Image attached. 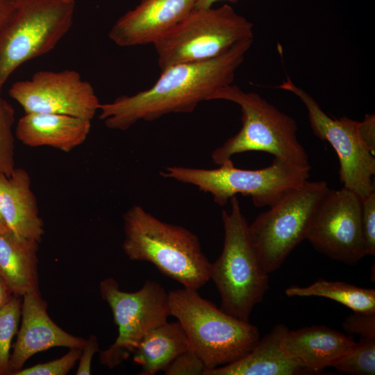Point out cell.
Returning a JSON list of instances; mask_svg holds the SVG:
<instances>
[{"instance_id": "13", "label": "cell", "mask_w": 375, "mask_h": 375, "mask_svg": "<svg viewBox=\"0 0 375 375\" xmlns=\"http://www.w3.org/2000/svg\"><path fill=\"white\" fill-rule=\"evenodd\" d=\"M9 95L25 113H54L91 120L100 102L90 82L72 69L42 70L12 85Z\"/></svg>"}, {"instance_id": "31", "label": "cell", "mask_w": 375, "mask_h": 375, "mask_svg": "<svg viewBox=\"0 0 375 375\" xmlns=\"http://www.w3.org/2000/svg\"><path fill=\"white\" fill-rule=\"evenodd\" d=\"M359 133L363 143L370 152L375 155V115L367 114L360 122Z\"/></svg>"}, {"instance_id": "17", "label": "cell", "mask_w": 375, "mask_h": 375, "mask_svg": "<svg viewBox=\"0 0 375 375\" xmlns=\"http://www.w3.org/2000/svg\"><path fill=\"white\" fill-rule=\"evenodd\" d=\"M91 120L54 113H25L17 122L16 138L31 147H50L69 153L81 145Z\"/></svg>"}, {"instance_id": "12", "label": "cell", "mask_w": 375, "mask_h": 375, "mask_svg": "<svg viewBox=\"0 0 375 375\" xmlns=\"http://www.w3.org/2000/svg\"><path fill=\"white\" fill-rule=\"evenodd\" d=\"M306 239L331 259L356 265L367 255L361 198L344 187L329 189L314 213Z\"/></svg>"}, {"instance_id": "28", "label": "cell", "mask_w": 375, "mask_h": 375, "mask_svg": "<svg viewBox=\"0 0 375 375\" xmlns=\"http://www.w3.org/2000/svg\"><path fill=\"white\" fill-rule=\"evenodd\" d=\"M342 327L349 335L356 334L362 339L375 340V312H353L344 319Z\"/></svg>"}, {"instance_id": "22", "label": "cell", "mask_w": 375, "mask_h": 375, "mask_svg": "<svg viewBox=\"0 0 375 375\" xmlns=\"http://www.w3.org/2000/svg\"><path fill=\"white\" fill-rule=\"evenodd\" d=\"M288 297H319L337 301L353 312H375V290L341 281L319 278L306 287L292 285L285 290Z\"/></svg>"}, {"instance_id": "3", "label": "cell", "mask_w": 375, "mask_h": 375, "mask_svg": "<svg viewBox=\"0 0 375 375\" xmlns=\"http://www.w3.org/2000/svg\"><path fill=\"white\" fill-rule=\"evenodd\" d=\"M212 100L238 104L242 112V128L212 154V162L220 165L235 154L263 151L300 169H310L308 156L297 136V124L256 92H244L231 84L218 90Z\"/></svg>"}, {"instance_id": "16", "label": "cell", "mask_w": 375, "mask_h": 375, "mask_svg": "<svg viewBox=\"0 0 375 375\" xmlns=\"http://www.w3.org/2000/svg\"><path fill=\"white\" fill-rule=\"evenodd\" d=\"M356 344L352 336L321 325L288 329L282 339L285 351L310 374L333 367Z\"/></svg>"}, {"instance_id": "4", "label": "cell", "mask_w": 375, "mask_h": 375, "mask_svg": "<svg viewBox=\"0 0 375 375\" xmlns=\"http://www.w3.org/2000/svg\"><path fill=\"white\" fill-rule=\"evenodd\" d=\"M168 297L170 315L181 324L206 369L238 360L260 340L257 326L218 308L196 290H174Z\"/></svg>"}, {"instance_id": "7", "label": "cell", "mask_w": 375, "mask_h": 375, "mask_svg": "<svg viewBox=\"0 0 375 375\" xmlns=\"http://www.w3.org/2000/svg\"><path fill=\"white\" fill-rule=\"evenodd\" d=\"M310 170L274 158L269 166L259 169L237 168L230 159L215 169L169 166L160 174L210 193L219 206L241 194L250 197L254 206L260 208L271 206L287 192L308 181Z\"/></svg>"}, {"instance_id": "10", "label": "cell", "mask_w": 375, "mask_h": 375, "mask_svg": "<svg viewBox=\"0 0 375 375\" xmlns=\"http://www.w3.org/2000/svg\"><path fill=\"white\" fill-rule=\"evenodd\" d=\"M99 290L118 327L115 342L101 351L99 356L101 363L112 369L133 353L149 331L167 322L169 297L164 288L153 280H147L139 290L128 292L108 277L101 281Z\"/></svg>"}, {"instance_id": "32", "label": "cell", "mask_w": 375, "mask_h": 375, "mask_svg": "<svg viewBox=\"0 0 375 375\" xmlns=\"http://www.w3.org/2000/svg\"><path fill=\"white\" fill-rule=\"evenodd\" d=\"M15 0H0V28L10 15Z\"/></svg>"}, {"instance_id": "26", "label": "cell", "mask_w": 375, "mask_h": 375, "mask_svg": "<svg viewBox=\"0 0 375 375\" xmlns=\"http://www.w3.org/2000/svg\"><path fill=\"white\" fill-rule=\"evenodd\" d=\"M81 349L82 348H72L58 359L22 368L13 375H65L79 360Z\"/></svg>"}, {"instance_id": "5", "label": "cell", "mask_w": 375, "mask_h": 375, "mask_svg": "<svg viewBox=\"0 0 375 375\" xmlns=\"http://www.w3.org/2000/svg\"><path fill=\"white\" fill-rule=\"evenodd\" d=\"M230 212L223 210L224 230L222 251L210 263V279L221 297L220 309L249 322L253 308L269 288V274L263 269L249 235V224L236 196L231 199Z\"/></svg>"}, {"instance_id": "18", "label": "cell", "mask_w": 375, "mask_h": 375, "mask_svg": "<svg viewBox=\"0 0 375 375\" xmlns=\"http://www.w3.org/2000/svg\"><path fill=\"white\" fill-rule=\"evenodd\" d=\"M0 213L15 234L40 243L44 233L31 177L22 168L10 175L0 173Z\"/></svg>"}, {"instance_id": "19", "label": "cell", "mask_w": 375, "mask_h": 375, "mask_svg": "<svg viewBox=\"0 0 375 375\" xmlns=\"http://www.w3.org/2000/svg\"><path fill=\"white\" fill-rule=\"evenodd\" d=\"M289 328L276 325L246 355L238 360L212 369L203 375H294L306 371L283 349L282 339Z\"/></svg>"}, {"instance_id": "14", "label": "cell", "mask_w": 375, "mask_h": 375, "mask_svg": "<svg viewBox=\"0 0 375 375\" xmlns=\"http://www.w3.org/2000/svg\"><path fill=\"white\" fill-rule=\"evenodd\" d=\"M197 0H140L110 28L109 38L117 45L129 47L153 44L185 19Z\"/></svg>"}, {"instance_id": "20", "label": "cell", "mask_w": 375, "mask_h": 375, "mask_svg": "<svg viewBox=\"0 0 375 375\" xmlns=\"http://www.w3.org/2000/svg\"><path fill=\"white\" fill-rule=\"evenodd\" d=\"M38 242L0 231V277L14 295L39 292Z\"/></svg>"}, {"instance_id": "15", "label": "cell", "mask_w": 375, "mask_h": 375, "mask_svg": "<svg viewBox=\"0 0 375 375\" xmlns=\"http://www.w3.org/2000/svg\"><path fill=\"white\" fill-rule=\"evenodd\" d=\"M22 322L9 362V374L23 368L34 354L56 347L82 348L85 339L58 326L47 312V303L40 292L23 296Z\"/></svg>"}, {"instance_id": "24", "label": "cell", "mask_w": 375, "mask_h": 375, "mask_svg": "<svg viewBox=\"0 0 375 375\" xmlns=\"http://www.w3.org/2000/svg\"><path fill=\"white\" fill-rule=\"evenodd\" d=\"M338 371L353 375L375 374V340L360 341L333 366Z\"/></svg>"}, {"instance_id": "35", "label": "cell", "mask_w": 375, "mask_h": 375, "mask_svg": "<svg viewBox=\"0 0 375 375\" xmlns=\"http://www.w3.org/2000/svg\"><path fill=\"white\" fill-rule=\"evenodd\" d=\"M8 229V226H6L3 219L2 218V216L0 213V231H5Z\"/></svg>"}, {"instance_id": "8", "label": "cell", "mask_w": 375, "mask_h": 375, "mask_svg": "<svg viewBox=\"0 0 375 375\" xmlns=\"http://www.w3.org/2000/svg\"><path fill=\"white\" fill-rule=\"evenodd\" d=\"M253 27L249 20L227 3L194 9L152 44L160 71L178 63L215 58L236 43L253 38Z\"/></svg>"}, {"instance_id": "27", "label": "cell", "mask_w": 375, "mask_h": 375, "mask_svg": "<svg viewBox=\"0 0 375 375\" xmlns=\"http://www.w3.org/2000/svg\"><path fill=\"white\" fill-rule=\"evenodd\" d=\"M206 366L191 346L163 371L165 375H203Z\"/></svg>"}, {"instance_id": "11", "label": "cell", "mask_w": 375, "mask_h": 375, "mask_svg": "<svg viewBox=\"0 0 375 375\" xmlns=\"http://www.w3.org/2000/svg\"><path fill=\"white\" fill-rule=\"evenodd\" d=\"M295 94L304 104L313 133L328 141L339 159V178L343 187L361 199L374 192L375 157L362 141L360 122L347 117L332 118L314 98L287 77L278 87Z\"/></svg>"}, {"instance_id": "2", "label": "cell", "mask_w": 375, "mask_h": 375, "mask_svg": "<svg viewBox=\"0 0 375 375\" xmlns=\"http://www.w3.org/2000/svg\"><path fill=\"white\" fill-rule=\"evenodd\" d=\"M123 219L122 249L130 260L152 263L185 288L197 290L210 280V262L194 233L158 219L140 205L127 210Z\"/></svg>"}, {"instance_id": "9", "label": "cell", "mask_w": 375, "mask_h": 375, "mask_svg": "<svg viewBox=\"0 0 375 375\" xmlns=\"http://www.w3.org/2000/svg\"><path fill=\"white\" fill-rule=\"evenodd\" d=\"M330 188L326 181H306L287 192L249 225V235L263 269H278L306 238L314 213Z\"/></svg>"}, {"instance_id": "34", "label": "cell", "mask_w": 375, "mask_h": 375, "mask_svg": "<svg viewBox=\"0 0 375 375\" xmlns=\"http://www.w3.org/2000/svg\"><path fill=\"white\" fill-rule=\"evenodd\" d=\"M219 1H228L231 3H236L242 0H197L194 9L208 8L212 7L215 3Z\"/></svg>"}, {"instance_id": "33", "label": "cell", "mask_w": 375, "mask_h": 375, "mask_svg": "<svg viewBox=\"0 0 375 375\" xmlns=\"http://www.w3.org/2000/svg\"><path fill=\"white\" fill-rule=\"evenodd\" d=\"M14 294L0 277V310L9 301Z\"/></svg>"}, {"instance_id": "23", "label": "cell", "mask_w": 375, "mask_h": 375, "mask_svg": "<svg viewBox=\"0 0 375 375\" xmlns=\"http://www.w3.org/2000/svg\"><path fill=\"white\" fill-rule=\"evenodd\" d=\"M22 306L19 296L13 295L0 310V375L10 374V351L13 338L18 331Z\"/></svg>"}, {"instance_id": "6", "label": "cell", "mask_w": 375, "mask_h": 375, "mask_svg": "<svg viewBox=\"0 0 375 375\" xmlns=\"http://www.w3.org/2000/svg\"><path fill=\"white\" fill-rule=\"evenodd\" d=\"M74 0H15L0 28V96L23 63L53 50L72 27Z\"/></svg>"}, {"instance_id": "29", "label": "cell", "mask_w": 375, "mask_h": 375, "mask_svg": "<svg viewBox=\"0 0 375 375\" xmlns=\"http://www.w3.org/2000/svg\"><path fill=\"white\" fill-rule=\"evenodd\" d=\"M362 226L367 255H375V192L361 199Z\"/></svg>"}, {"instance_id": "21", "label": "cell", "mask_w": 375, "mask_h": 375, "mask_svg": "<svg viewBox=\"0 0 375 375\" xmlns=\"http://www.w3.org/2000/svg\"><path fill=\"white\" fill-rule=\"evenodd\" d=\"M190 347L181 324L166 322L145 334L133 352V361L141 367L140 374L154 375Z\"/></svg>"}, {"instance_id": "25", "label": "cell", "mask_w": 375, "mask_h": 375, "mask_svg": "<svg viewBox=\"0 0 375 375\" xmlns=\"http://www.w3.org/2000/svg\"><path fill=\"white\" fill-rule=\"evenodd\" d=\"M15 119L13 107L0 96V173L6 175H10L15 168L12 132Z\"/></svg>"}, {"instance_id": "1", "label": "cell", "mask_w": 375, "mask_h": 375, "mask_svg": "<svg viewBox=\"0 0 375 375\" xmlns=\"http://www.w3.org/2000/svg\"><path fill=\"white\" fill-rule=\"evenodd\" d=\"M253 38L240 41L212 59L171 65L149 89L101 103L99 118L106 127L125 131L136 122L169 113H188L225 86L233 84Z\"/></svg>"}, {"instance_id": "30", "label": "cell", "mask_w": 375, "mask_h": 375, "mask_svg": "<svg viewBox=\"0 0 375 375\" xmlns=\"http://www.w3.org/2000/svg\"><path fill=\"white\" fill-rule=\"evenodd\" d=\"M99 351L97 338L94 335H90L85 339L82 347L79 363L76 370V375H89L91 374L92 359L94 353Z\"/></svg>"}]
</instances>
